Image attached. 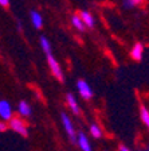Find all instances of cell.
<instances>
[{
	"instance_id": "3957f363",
	"label": "cell",
	"mask_w": 149,
	"mask_h": 151,
	"mask_svg": "<svg viewBox=\"0 0 149 151\" xmlns=\"http://www.w3.org/2000/svg\"><path fill=\"white\" fill-rule=\"evenodd\" d=\"M47 62H48V66H50V69H51V72H53V74L55 76V78H58L59 81H62V80H63L62 69H61V66H59L58 61L55 60V57L53 55V53L47 54Z\"/></svg>"
},
{
	"instance_id": "ba28073f",
	"label": "cell",
	"mask_w": 149,
	"mask_h": 151,
	"mask_svg": "<svg viewBox=\"0 0 149 151\" xmlns=\"http://www.w3.org/2000/svg\"><path fill=\"white\" fill-rule=\"evenodd\" d=\"M31 22L34 24V27L39 30L43 26V18H42V15L38 11H31Z\"/></svg>"
},
{
	"instance_id": "8992f818",
	"label": "cell",
	"mask_w": 149,
	"mask_h": 151,
	"mask_svg": "<svg viewBox=\"0 0 149 151\" xmlns=\"http://www.w3.org/2000/svg\"><path fill=\"white\" fill-rule=\"evenodd\" d=\"M77 143L79 146L82 151H91V146H90V142L87 139V136L85 135L83 132H79L77 136Z\"/></svg>"
},
{
	"instance_id": "4fadbf2b",
	"label": "cell",
	"mask_w": 149,
	"mask_h": 151,
	"mask_svg": "<svg viewBox=\"0 0 149 151\" xmlns=\"http://www.w3.org/2000/svg\"><path fill=\"white\" fill-rule=\"evenodd\" d=\"M140 116H141V122H144V124L149 128V111L144 105H141L140 108Z\"/></svg>"
},
{
	"instance_id": "8fae6325",
	"label": "cell",
	"mask_w": 149,
	"mask_h": 151,
	"mask_svg": "<svg viewBox=\"0 0 149 151\" xmlns=\"http://www.w3.org/2000/svg\"><path fill=\"white\" fill-rule=\"evenodd\" d=\"M66 99H67V104H68V107H70V109H71L74 113H79V105H78L77 100H75L74 94L67 93Z\"/></svg>"
},
{
	"instance_id": "52a82bcc",
	"label": "cell",
	"mask_w": 149,
	"mask_h": 151,
	"mask_svg": "<svg viewBox=\"0 0 149 151\" xmlns=\"http://www.w3.org/2000/svg\"><path fill=\"white\" fill-rule=\"evenodd\" d=\"M143 53H144L143 45L136 43L133 46V49H132V51H130V57L133 58L134 61H141V58H143Z\"/></svg>"
},
{
	"instance_id": "d6986e66",
	"label": "cell",
	"mask_w": 149,
	"mask_h": 151,
	"mask_svg": "<svg viewBox=\"0 0 149 151\" xmlns=\"http://www.w3.org/2000/svg\"><path fill=\"white\" fill-rule=\"evenodd\" d=\"M133 3H134V6H140V4L144 3V0H133Z\"/></svg>"
},
{
	"instance_id": "44dd1931",
	"label": "cell",
	"mask_w": 149,
	"mask_h": 151,
	"mask_svg": "<svg viewBox=\"0 0 149 151\" xmlns=\"http://www.w3.org/2000/svg\"><path fill=\"white\" fill-rule=\"evenodd\" d=\"M146 151H149V147H148V150H146Z\"/></svg>"
},
{
	"instance_id": "ffe728a7",
	"label": "cell",
	"mask_w": 149,
	"mask_h": 151,
	"mask_svg": "<svg viewBox=\"0 0 149 151\" xmlns=\"http://www.w3.org/2000/svg\"><path fill=\"white\" fill-rule=\"evenodd\" d=\"M118 150H120V151H130L128 147H125V146H120V148H118Z\"/></svg>"
},
{
	"instance_id": "5bb4252c",
	"label": "cell",
	"mask_w": 149,
	"mask_h": 151,
	"mask_svg": "<svg viewBox=\"0 0 149 151\" xmlns=\"http://www.w3.org/2000/svg\"><path fill=\"white\" fill-rule=\"evenodd\" d=\"M41 46H42V49H43L46 55L53 53V50H51V43L48 42V39H47L46 37H41Z\"/></svg>"
},
{
	"instance_id": "ac0fdd59",
	"label": "cell",
	"mask_w": 149,
	"mask_h": 151,
	"mask_svg": "<svg viewBox=\"0 0 149 151\" xmlns=\"http://www.w3.org/2000/svg\"><path fill=\"white\" fill-rule=\"evenodd\" d=\"M9 4V0H0V6L3 7H7Z\"/></svg>"
},
{
	"instance_id": "7c38bea8",
	"label": "cell",
	"mask_w": 149,
	"mask_h": 151,
	"mask_svg": "<svg viewBox=\"0 0 149 151\" xmlns=\"http://www.w3.org/2000/svg\"><path fill=\"white\" fill-rule=\"evenodd\" d=\"M71 23H73V26H74L75 28H77L78 31H83L85 28H86V26H85V23L82 22V19H81V16H77V15H74L71 18Z\"/></svg>"
},
{
	"instance_id": "5b68a950",
	"label": "cell",
	"mask_w": 149,
	"mask_h": 151,
	"mask_svg": "<svg viewBox=\"0 0 149 151\" xmlns=\"http://www.w3.org/2000/svg\"><path fill=\"white\" fill-rule=\"evenodd\" d=\"M0 117L4 122H8L12 117V107L7 100H0Z\"/></svg>"
},
{
	"instance_id": "6da1fadb",
	"label": "cell",
	"mask_w": 149,
	"mask_h": 151,
	"mask_svg": "<svg viewBox=\"0 0 149 151\" xmlns=\"http://www.w3.org/2000/svg\"><path fill=\"white\" fill-rule=\"evenodd\" d=\"M61 119H62L63 127H65L66 134L68 135L70 140H71L73 143H77V134H75V128H74V126H73L71 119H70L66 113H62V115H61Z\"/></svg>"
},
{
	"instance_id": "9a60e30c",
	"label": "cell",
	"mask_w": 149,
	"mask_h": 151,
	"mask_svg": "<svg viewBox=\"0 0 149 151\" xmlns=\"http://www.w3.org/2000/svg\"><path fill=\"white\" fill-rule=\"evenodd\" d=\"M90 134L94 136V138H101L102 136V132H101V128H99L97 124H91L90 126Z\"/></svg>"
},
{
	"instance_id": "e0dca14e",
	"label": "cell",
	"mask_w": 149,
	"mask_h": 151,
	"mask_svg": "<svg viewBox=\"0 0 149 151\" xmlns=\"http://www.w3.org/2000/svg\"><path fill=\"white\" fill-rule=\"evenodd\" d=\"M7 128H8V126L6 124V122H0V131L3 132V131H6Z\"/></svg>"
},
{
	"instance_id": "30bf717a",
	"label": "cell",
	"mask_w": 149,
	"mask_h": 151,
	"mask_svg": "<svg viewBox=\"0 0 149 151\" xmlns=\"http://www.w3.org/2000/svg\"><path fill=\"white\" fill-rule=\"evenodd\" d=\"M81 19H82V22L85 23V26L86 27H94V18L93 15H91L89 11H82L81 12Z\"/></svg>"
},
{
	"instance_id": "277c9868",
	"label": "cell",
	"mask_w": 149,
	"mask_h": 151,
	"mask_svg": "<svg viewBox=\"0 0 149 151\" xmlns=\"http://www.w3.org/2000/svg\"><path fill=\"white\" fill-rule=\"evenodd\" d=\"M77 89L85 100H90L93 97V91H91L90 85L87 84L86 81H83V80H78L77 81Z\"/></svg>"
},
{
	"instance_id": "9c48e42d",
	"label": "cell",
	"mask_w": 149,
	"mask_h": 151,
	"mask_svg": "<svg viewBox=\"0 0 149 151\" xmlns=\"http://www.w3.org/2000/svg\"><path fill=\"white\" fill-rule=\"evenodd\" d=\"M18 111H19V113H20L22 116H24V117H27V116L31 115V107H30V104H28L27 101H24V100L19 103Z\"/></svg>"
},
{
	"instance_id": "7a4b0ae2",
	"label": "cell",
	"mask_w": 149,
	"mask_h": 151,
	"mask_svg": "<svg viewBox=\"0 0 149 151\" xmlns=\"http://www.w3.org/2000/svg\"><path fill=\"white\" fill-rule=\"evenodd\" d=\"M8 122H9V128L12 129V131L18 132V134H20V135H23V136L28 135L27 127H26V124L19 119V117H11Z\"/></svg>"
},
{
	"instance_id": "2e32d148",
	"label": "cell",
	"mask_w": 149,
	"mask_h": 151,
	"mask_svg": "<svg viewBox=\"0 0 149 151\" xmlns=\"http://www.w3.org/2000/svg\"><path fill=\"white\" fill-rule=\"evenodd\" d=\"M124 7L125 8H133L134 7L133 0H124Z\"/></svg>"
}]
</instances>
